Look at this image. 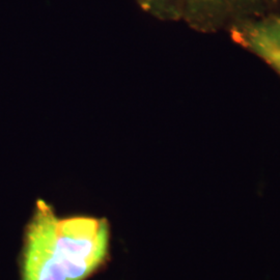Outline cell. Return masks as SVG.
Masks as SVG:
<instances>
[{
    "label": "cell",
    "mask_w": 280,
    "mask_h": 280,
    "mask_svg": "<svg viewBox=\"0 0 280 280\" xmlns=\"http://www.w3.org/2000/svg\"><path fill=\"white\" fill-rule=\"evenodd\" d=\"M55 233L67 264V280H85L107 257L109 225L105 219L57 218Z\"/></svg>",
    "instance_id": "obj_1"
},
{
    "label": "cell",
    "mask_w": 280,
    "mask_h": 280,
    "mask_svg": "<svg viewBox=\"0 0 280 280\" xmlns=\"http://www.w3.org/2000/svg\"><path fill=\"white\" fill-rule=\"evenodd\" d=\"M57 216L46 201H36L24 240L22 280H67V268L57 248Z\"/></svg>",
    "instance_id": "obj_2"
},
{
    "label": "cell",
    "mask_w": 280,
    "mask_h": 280,
    "mask_svg": "<svg viewBox=\"0 0 280 280\" xmlns=\"http://www.w3.org/2000/svg\"><path fill=\"white\" fill-rule=\"evenodd\" d=\"M232 36L280 75V17L239 21L232 27Z\"/></svg>",
    "instance_id": "obj_3"
},
{
    "label": "cell",
    "mask_w": 280,
    "mask_h": 280,
    "mask_svg": "<svg viewBox=\"0 0 280 280\" xmlns=\"http://www.w3.org/2000/svg\"><path fill=\"white\" fill-rule=\"evenodd\" d=\"M260 0H176L179 19L197 30L216 28L224 21L244 15Z\"/></svg>",
    "instance_id": "obj_4"
},
{
    "label": "cell",
    "mask_w": 280,
    "mask_h": 280,
    "mask_svg": "<svg viewBox=\"0 0 280 280\" xmlns=\"http://www.w3.org/2000/svg\"><path fill=\"white\" fill-rule=\"evenodd\" d=\"M139 7L160 20H179L176 0H136Z\"/></svg>",
    "instance_id": "obj_5"
}]
</instances>
